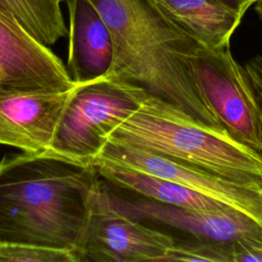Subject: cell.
Listing matches in <instances>:
<instances>
[{
	"mask_svg": "<svg viewBox=\"0 0 262 262\" xmlns=\"http://www.w3.org/2000/svg\"><path fill=\"white\" fill-rule=\"evenodd\" d=\"M166 17L210 48L230 46L243 16L222 0H149Z\"/></svg>",
	"mask_w": 262,
	"mask_h": 262,
	"instance_id": "obj_12",
	"label": "cell"
},
{
	"mask_svg": "<svg viewBox=\"0 0 262 262\" xmlns=\"http://www.w3.org/2000/svg\"><path fill=\"white\" fill-rule=\"evenodd\" d=\"M93 165L99 176L107 183L137 195L194 210L217 211L227 208L186 186L132 170L99 157L93 161Z\"/></svg>",
	"mask_w": 262,
	"mask_h": 262,
	"instance_id": "obj_13",
	"label": "cell"
},
{
	"mask_svg": "<svg viewBox=\"0 0 262 262\" xmlns=\"http://www.w3.org/2000/svg\"><path fill=\"white\" fill-rule=\"evenodd\" d=\"M148 94L139 85L106 75L79 82L49 151L75 162L93 164L111 133Z\"/></svg>",
	"mask_w": 262,
	"mask_h": 262,
	"instance_id": "obj_4",
	"label": "cell"
},
{
	"mask_svg": "<svg viewBox=\"0 0 262 262\" xmlns=\"http://www.w3.org/2000/svg\"><path fill=\"white\" fill-rule=\"evenodd\" d=\"M194 78L222 127L235 139L262 154V125L249 75L230 46L202 45L192 62Z\"/></svg>",
	"mask_w": 262,
	"mask_h": 262,
	"instance_id": "obj_5",
	"label": "cell"
},
{
	"mask_svg": "<svg viewBox=\"0 0 262 262\" xmlns=\"http://www.w3.org/2000/svg\"><path fill=\"white\" fill-rule=\"evenodd\" d=\"M174 261L232 262V249L230 244L210 241L175 242L162 259V262Z\"/></svg>",
	"mask_w": 262,
	"mask_h": 262,
	"instance_id": "obj_15",
	"label": "cell"
},
{
	"mask_svg": "<svg viewBox=\"0 0 262 262\" xmlns=\"http://www.w3.org/2000/svg\"><path fill=\"white\" fill-rule=\"evenodd\" d=\"M132 170L170 180L239 212L262 228V183L239 182L158 154L106 142L97 156Z\"/></svg>",
	"mask_w": 262,
	"mask_h": 262,
	"instance_id": "obj_7",
	"label": "cell"
},
{
	"mask_svg": "<svg viewBox=\"0 0 262 262\" xmlns=\"http://www.w3.org/2000/svg\"><path fill=\"white\" fill-rule=\"evenodd\" d=\"M232 262H262V235L230 244Z\"/></svg>",
	"mask_w": 262,
	"mask_h": 262,
	"instance_id": "obj_17",
	"label": "cell"
},
{
	"mask_svg": "<svg viewBox=\"0 0 262 262\" xmlns=\"http://www.w3.org/2000/svg\"><path fill=\"white\" fill-rule=\"evenodd\" d=\"M102 189L110 203L123 214L141 222L161 223L203 241L233 244L262 235L258 224L232 209L204 211L177 207L132 192H120L106 181L102 182Z\"/></svg>",
	"mask_w": 262,
	"mask_h": 262,
	"instance_id": "obj_8",
	"label": "cell"
},
{
	"mask_svg": "<svg viewBox=\"0 0 262 262\" xmlns=\"http://www.w3.org/2000/svg\"><path fill=\"white\" fill-rule=\"evenodd\" d=\"M255 10L259 14V16L262 18V0H257L255 3Z\"/></svg>",
	"mask_w": 262,
	"mask_h": 262,
	"instance_id": "obj_20",
	"label": "cell"
},
{
	"mask_svg": "<svg viewBox=\"0 0 262 262\" xmlns=\"http://www.w3.org/2000/svg\"><path fill=\"white\" fill-rule=\"evenodd\" d=\"M175 239L117 210L101 186L75 250L77 262H162Z\"/></svg>",
	"mask_w": 262,
	"mask_h": 262,
	"instance_id": "obj_6",
	"label": "cell"
},
{
	"mask_svg": "<svg viewBox=\"0 0 262 262\" xmlns=\"http://www.w3.org/2000/svg\"><path fill=\"white\" fill-rule=\"evenodd\" d=\"M229 7L237 11L243 17L250 6H252L257 0H222Z\"/></svg>",
	"mask_w": 262,
	"mask_h": 262,
	"instance_id": "obj_19",
	"label": "cell"
},
{
	"mask_svg": "<svg viewBox=\"0 0 262 262\" xmlns=\"http://www.w3.org/2000/svg\"><path fill=\"white\" fill-rule=\"evenodd\" d=\"M245 69L249 75L252 83L256 99L259 106L260 120L262 125V56L256 55L252 57L245 66Z\"/></svg>",
	"mask_w": 262,
	"mask_h": 262,
	"instance_id": "obj_18",
	"label": "cell"
},
{
	"mask_svg": "<svg viewBox=\"0 0 262 262\" xmlns=\"http://www.w3.org/2000/svg\"><path fill=\"white\" fill-rule=\"evenodd\" d=\"M61 1L0 0V3L34 38L49 47L68 36Z\"/></svg>",
	"mask_w": 262,
	"mask_h": 262,
	"instance_id": "obj_14",
	"label": "cell"
},
{
	"mask_svg": "<svg viewBox=\"0 0 262 262\" xmlns=\"http://www.w3.org/2000/svg\"><path fill=\"white\" fill-rule=\"evenodd\" d=\"M0 262H77V258L71 249L0 242Z\"/></svg>",
	"mask_w": 262,
	"mask_h": 262,
	"instance_id": "obj_16",
	"label": "cell"
},
{
	"mask_svg": "<svg viewBox=\"0 0 262 262\" xmlns=\"http://www.w3.org/2000/svg\"><path fill=\"white\" fill-rule=\"evenodd\" d=\"M99 178L93 164L49 150L4 156L0 161V242L75 251L100 189Z\"/></svg>",
	"mask_w": 262,
	"mask_h": 262,
	"instance_id": "obj_1",
	"label": "cell"
},
{
	"mask_svg": "<svg viewBox=\"0 0 262 262\" xmlns=\"http://www.w3.org/2000/svg\"><path fill=\"white\" fill-rule=\"evenodd\" d=\"M68 66L74 81H89L106 75L113 60V40L102 16L90 0H66Z\"/></svg>",
	"mask_w": 262,
	"mask_h": 262,
	"instance_id": "obj_11",
	"label": "cell"
},
{
	"mask_svg": "<svg viewBox=\"0 0 262 262\" xmlns=\"http://www.w3.org/2000/svg\"><path fill=\"white\" fill-rule=\"evenodd\" d=\"M78 84L64 90L0 87V144L25 152L49 150Z\"/></svg>",
	"mask_w": 262,
	"mask_h": 262,
	"instance_id": "obj_9",
	"label": "cell"
},
{
	"mask_svg": "<svg viewBox=\"0 0 262 262\" xmlns=\"http://www.w3.org/2000/svg\"><path fill=\"white\" fill-rule=\"evenodd\" d=\"M106 142L158 154L226 179L262 183V154L178 105L148 94Z\"/></svg>",
	"mask_w": 262,
	"mask_h": 262,
	"instance_id": "obj_3",
	"label": "cell"
},
{
	"mask_svg": "<svg viewBox=\"0 0 262 262\" xmlns=\"http://www.w3.org/2000/svg\"><path fill=\"white\" fill-rule=\"evenodd\" d=\"M113 40L106 76L143 87L219 129H224L199 86L192 62L203 45L149 0H90Z\"/></svg>",
	"mask_w": 262,
	"mask_h": 262,
	"instance_id": "obj_2",
	"label": "cell"
},
{
	"mask_svg": "<svg viewBox=\"0 0 262 262\" xmlns=\"http://www.w3.org/2000/svg\"><path fill=\"white\" fill-rule=\"evenodd\" d=\"M76 84L62 60L0 3V87L64 90Z\"/></svg>",
	"mask_w": 262,
	"mask_h": 262,
	"instance_id": "obj_10",
	"label": "cell"
}]
</instances>
